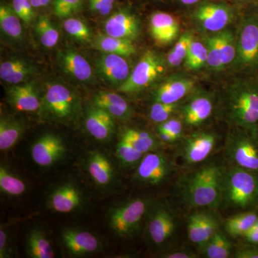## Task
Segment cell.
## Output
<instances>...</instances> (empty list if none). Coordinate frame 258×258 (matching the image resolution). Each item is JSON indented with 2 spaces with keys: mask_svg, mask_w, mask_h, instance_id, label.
I'll return each mask as SVG.
<instances>
[{
  "mask_svg": "<svg viewBox=\"0 0 258 258\" xmlns=\"http://www.w3.org/2000/svg\"><path fill=\"white\" fill-rule=\"evenodd\" d=\"M224 171V166L211 163L186 174L180 181V189L185 203L195 208L221 206Z\"/></svg>",
  "mask_w": 258,
  "mask_h": 258,
  "instance_id": "cell-1",
  "label": "cell"
},
{
  "mask_svg": "<svg viewBox=\"0 0 258 258\" xmlns=\"http://www.w3.org/2000/svg\"><path fill=\"white\" fill-rule=\"evenodd\" d=\"M226 118L234 128L258 133V86L237 81L227 89Z\"/></svg>",
  "mask_w": 258,
  "mask_h": 258,
  "instance_id": "cell-2",
  "label": "cell"
},
{
  "mask_svg": "<svg viewBox=\"0 0 258 258\" xmlns=\"http://www.w3.org/2000/svg\"><path fill=\"white\" fill-rule=\"evenodd\" d=\"M223 204L242 212L258 208L257 174L235 165L225 167Z\"/></svg>",
  "mask_w": 258,
  "mask_h": 258,
  "instance_id": "cell-3",
  "label": "cell"
},
{
  "mask_svg": "<svg viewBox=\"0 0 258 258\" xmlns=\"http://www.w3.org/2000/svg\"><path fill=\"white\" fill-rule=\"evenodd\" d=\"M150 208L149 202L143 198L132 199L113 207L108 215L110 228L122 238L133 237Z\"/></svg>",
  "mask_w": 258,
  "mask_h": 258,
  "instance_id": "cell-4",
  "label": "cell"
},
{
  "mask_svg": "<svg viewBox=\"0 0 258 258\" xmlns=\"http://www.w3.org/2000/svg\"><path fill=\"white\" fill-rule=\"evenodd\" d=\"M225 154L232 165L258 175V133L234 128L226 141Z\"/></svg>",
  "mask_w": 258,
  "mask_h": 258,
  "instance_id": "cell-5",
  "label": "cell"
},
{
  "mask_svg": "<svg viewBox=\"0 0 258 258\" xmlns=\"http://www.w3.org/2000/svg\"><path fill=\"white\" fill-rule=\"evenodd\" d=\"M79 106L76 93L64 85L53 83L47 86L40 109L48 119L69 121L78 114Z\"/></svg>",
  "mask_w": 258,
  "mask_h": 258,
  "instance_id": "cell-6",
  "label": "cell"
},
{
  "mask_svg": "<svg viewBox=\"0 0 258 258\" xmlns=\"http://www.w3.org/2000/svg\"><path fill=\"white\" fill-rule=\"evenodd\" d=\"M165 71L164 60L157 52L148 50L141 57L133 72L118 87L119 92H139L155 82Z\"/></svg>",
  "mask_w": 258,
  "mask_h": 258,
  "instance_id": "cell-7",
  "label": "cell"
},
{
  "mask_svg": "<svg viewBox=\"0 0 258 258\" xmlns=\"http://www.w3.org/2000/svg\"><path fill=\"white\" fill-rule=\"evenodd\" d=\"M174 170L172 161L161 152L144 154L139 161L134 179L141 184L158 186L166 181Z\"/></svg>",
  "mask_w": 258,
  "mask_h": 258,
  "instance_id": "cell-8",
  "label": "cell"
},
{
  "mask_svg": "<svg viewBox=\"0 0 258 258\" xmlns=\"http://www.w3.org/2000/svg\"><path fill=\"white\" fill-rule=\"evenodd\" d=\"M237 64L243 68L258 66V16L246 19L236 41Z\"/></svg>",
  "mask_w": 258,
  "mask_h": 258,
  "instance_id": "cell-9",
  "label": "cell"
},
{
  "mask_svg": "<svg viewBox=\"0 0 258 258\" xmlns=\"http://www.w3.org/2000/svg\"><path fill=\"white\" fill-rule=\"evenodd\" d=\"M147 234L148 238L157 246L168 242L176 230V220L174 215L163 204H157L148 212Z\"/></svg>",
  "mask_w": 258,
  "mask_h": 258,
  "instance_id": "cell-10",
  "label": "cell"
},
{
  "mask_svg": "<svg viewBox=\"0 0 258 258\" xmlns=\"http://www.w3.org/2000/svg\"><path fill=\"white\" fill-rule=\"evenodd\" d=\"M30 152L35 164L47 167L63 159L67 153V147L60 136L47 133L34 142Z\"/></svg>",
  "mask_w": 258,
  "mask_h": 258,
  "instance_id": "cell-11",
  "label": "cell"
},
{
  "mask_svg": "<svg viewBox=\"0 0 258 258\" xmlns=\"http://www.w3.org/2000/svg\"><path fill=\"white\" fill-rule=\"evenodd\" d=\"M84 196L77 184L69 181L51 190L47 204L50 210L58 213L69 214L77 211L84 203Z\"/></svg>",
  "mask_w": 258,
  "mask_h": 258,
  "instance_id": "cell-12",
  "label": "cell"
},
{
  "mask_svg": "<svg viewBox=\"0 0 258 258\" xmlns=\"http://www.w3.org/2000/svg\"><path fill=\"white\" fill-rule=\"evenodd\" d=\"M217 136L210 132H197L185 140L183 145V160L187 166H194L206 160L217 144Z\"/></svg>",
  "mask_w": 258,
  "mask_h": 258,
  "instance_id": "cell-13",
  "label": "cell"
},
{
  "mask_svg": "<svg viewBox=\"0 0 258 258\" xmlns=\"http://www.w3.org/2000/svg\"><path fill=\"white\" fill-rule=\"evenodd\" d=\"M61 240L70 254L76 257L95 253L100 250L101 242L88 231L66 229L61 234Z\"/></svg>",
  "mask_w": 258,
  "mask_h": 258,
  "instance_id": "cell-14",
  "label": "cell"
},
{
  "mask_svg": "<svg viewBox=\"0 0 258 258\" xmlns=\"http://www.w3.org/2000/svg\"><path fill=\"white\" fill-rule=\"evenodd\" d=\"M195 81L184 76H174L161 83L153 94L154 102L163 103H179L195 87Z\"/></svg>",
  "mask_w": 258,
  "mask_h": 258,
  "instance_id": "cell-15",
  "label": "cell"
},
{
  "mask_svg": "<svg viewBox=\"0 0 258 258\" xmlns=\"http://www.w3.org/2000/svg\"><path fill=\"white\" fill-rule=\"evenodd\" d=\"M218 230V222L213 215L208 212H194L188 219V237L200 249Z\"/></svg>",
  "mask_w": 258,
  "mask_h": 258,
  "instance_id": "cell-16",
  "label": "cell"
},
{
  "mask_svg": "<svg viewBox=\"0 0 258 258\" xmlns=\"http://www.w3.org/2000/svg\"><path fill=\"white\" fill-rule=\"evenodd\" d=\"M195 17L205 30L217 32L222 31L228 25L232 14L226 5L204 3L195 11Z\"/></svg>",
  "mask_w": 258,
  "mask_h": 258,
  "instance_id": "cell-17",
  "label": "cell"
},
{
  "mask_svg": "<svg viewBox=\"0 0 258 258\" xmlns=\"http://www.w3.org/2000/svg\"><path fill=\"white\" fill-rule=\"evenodd\" d=\"M8 103L18 111L34 112L40 109L41 100L35 82L13 85L7 91Z\"/></svg>",
  "mask_w": 258,
  "mask_h": 258,
  "instance_id": "cell-18",
  "label": "cell"
},
{
  "mask_svg": "<svg viewBox=\"0 0 258 258\" xmlns=\"http://www.w3.org/2000/svg\"><path fill=\"white\" fill-rule=\"evenodd\" d=\"M105 31L110 36L134 40L140 31L138 18L125 10L117 12L106 20Z\"/></svg>",
  "mask_w": 258,
  "mask_h": 258,
  "instance_id": "cell-19",
  "label": "cell"
},
{
  "mask_svg": "<svg viewBox=\"0 0 258 258\" xmlns=\"http://www.w3.org/2000/svg\"><path fill=\"white\" fill-rule=\"evenodd\" d=\"M97 69L103 79L114 86H120L130 76L128 62L116 54L103 53L98 59Z\"/></svg>",
  "mask_w": 258,
  "mask_h": 258,
  "instance_id": "cell-20",
  "label": "cell"
},
{
  "mask_svg": "<svg viewBox=\"0 0 258 258\" xmlns=\"http://www.w3.org/2000/svg\"><path fill=\"white\" fill-rule=\"evenodd\" d=\"M114 117L108 112L93 106L86 111V128L97 140L106 142L111 139L115 131Z\"/></svg>",
  "mask_w": 258,
  "mask_h": 258,
  "instance_id": "cell-21",
  "label": "cell"
},
{
  "mask_svg": "<svg viewBox=\"0 0 258 258\" xmlns=\"http://www.w3.org/2000/svg\"><path fill=\"white\" fill-rule=\"evenodd\" d=\"M59 64L61 69L71 77L86 82L92 78L91 64L82 55L73 49H64L58 52Z\"/></svg>",
  "mask_w": 258,
  "mask_h": 258,
  "instance_id": "cell-22",
  "label": "cell"
},
{
  "mask_svg": "<svg viewBox=\"0 0 258 258\" xmlns=\"http://www.w3.org/2000/svg\"><path fill=\"white\" fill-rule=\"evenodd\" d=\"M151 35L161 45H168L174 41L179 35V24L174 16L157 12L152 14L149 22Z\"/></svg>",
  "mask_w": 258,
  "mask_h": 258,
  "instance_id": "cell-23",
  "label": "cell"
},
{
  "mask_svg": "<svg viewBox=\"0 0 258 258\" xmlns=\"http://www.w3.org/2000/svg\"><path fill=\"white\" fill-rule=\"evenodd\" d=\"M213 103L208 95L194 96L181 109L183 123L189 127L198 126L212 114Z\"/></svg>",
  "mask_w": 258,
  "mask_h": 258,
  "instance_id": "cell-24",
  "label": "cell"
},
{
  "mask_svg": "<svg viewBox=\"0 0 258 258\" xmlns=\"http://www.w3.org/2000/svg\"><path fill=\"white\" fill-rule=\"evenodd\" d=\"M87 169L91 179L101 187H108L114 181V168L109 159L103 153L97 151L90 153Z\"/></svg>",
  "mask_w": 258,
  "mask_h": 258,
  "instance_id": "cell-25",
  "label": "cell"
},
{
  "mask_svg": "<svg viewBox=\"0 0 258 258\" xmlns=\"http://www.w3.org/2000/svg\"><path fill=\"white\" fill-rule=\"evenodd\" d=\"M93 106L104 110L114 118L128 120L133 115L132 107L117 93L110 91H98L93 96Z\"/></svg>",
  "mask_w": 258,
  "mask_h": 258,
  "instance_id": "cell-26",
  "label": "cell"
},
{
  "mask_svg": "<svg viewBox=\"0 0 258 258\" xmlns=\"http://www.w3.org/2000/svg\"><path fill=\"white\" fill-rule=\"evenodd\" d=\"M35 71V68L30 62L20 57H12L0 64V78L12 85L28 81Z\"/></svg>",
  "mask_w": 258,
  "mask_h": 258,
  "instance_id": "cell-27",
  "label": "cell"
},
{
  "mask_svg": "<svg viewBox=\"0 0 258 258\" xmlns=\"http://www.w3.org/2000/svg\"><path fill=\"white\" fill-rule=\"evenodd\" d=\"M25 132V123L14 117L2 116L0 119V149L2 152L15 147Z\"/></svg>",
  "mask_w": 258,
  "mask_h": 258,
  "instance_id": "cell-28",
  "label": "cell"
},
{
  "mask_svg": "<svg viewBox=\"0 0 258 258\" xmlns=\"http://www.w3.org/2000/svg\"><path fill=\"white\" fill-rule=\"evenodd\" d=\"M95 48L104 53H113L128 57L137 52L132 40L118 38L108 35H98L93 42Z\"/></svg>",
  "mask_w": 258,
  "mask_h": 258,
  "instance_id": "cell-29",
  "label": "cell"
},
{
  "mask_svg": "<svg viewBox=\"0 0 258 258\" xmlns=\"http://www.w3.org/2000/svg\"><path fill=\"white\" fill-rule=\"evenodd\" d=\"M26 252L32 258H52L55 257L53 248L45 232L40 228L32 229L27 236Z\"/></svg>",
  "mask_w": 258,
  "mask_h": 258,
  "instance_id": "cell-30",
  "label": "cell"
},
{
  "mask_svg": "<svg viewBox=\"0 0 258 258\" xmlns=\"http://www.w3.org/2000/svg\"><path fill=\"white\" fill-rule=\"evenodd\" d=\"M258 218L256 210L244 211L230 217L226 220V232L232 237H241L253 226Z\"/></svg>",
  "mask_w": 258,
  "mask_h": 258,
  "instance_id": "cell-31",
  "label": "cell"
},
{
  "mask_svg": "<svg viewBox=\"0 0 258 258\" xmlns=\"http://www.w3.org/2000/svg\"><path fill=\"white\" fill-rule=\"evenodd\" d=\"M121 138L128 141L139 152L144 154L154 152L159 147L157 139L152 134L139 129H126L122 134Z\"/></svg>",
  "mask_w": 258,
  "mask_h": 258,
  "instance_id": "cell-32",
  "label": "cell"
},
{
  "mask_svg": "<svg viewBox=\"0 0 258 258\" xmlns=\"http://www.w3.org/2000/svg\"><path fill=\"white\" fill-rule=\"evenodd\" d=\"M200 250L205 257L227 258L232 252V245L226 236L217 230Z\"/></svg>",
  "mask_w": 258,
  "mask_h": 258,
  "instance_id": "cell-33",
  "label": "cell"
},
{
  "mask_svg": "<svg viewBox=\"0 0 258 258\" xmlns=\"http://www.w3.org/2000/svg\"><path fill=\"white\" fill-rule=\"evenodd\" d=\"M20 19L16 14L13 7L5 4L0 5V26L2 30L8 36L20 40L23 36V28H22Z\"/></svg>",
  "mask_w": 258,
  "mask_h": 258,
  "instance_id": "cell-34",
  "label": "cell"
},
{
  "mask_svg": "<svg viewBox=\"0 0 258 258\" xmlns=\"http://www.w3.org/2000/svg\"><path fill=\"white\" fill-rule=\"evenodd\" d=\"M0 189L2 193L11 197L23 195L27 189V185L24 180L13 174L2 163L0 165Z\"/></svg>",
  "mask_w": 258,
  "mask_h": 258,
  "instance_id": "cell-35",
  "label": "cell"
},
{
  "mask_svg": "<svg viewBox=\"0 0 258 258\" xmlns=\"http://www.w3.org/2000/svg\"><path fill=\"white\" fill-rule=\"evenodd\" d=\"M37 37L43 46L51 48L58 42L59 33L45 15H40L35 26Z\"/></svg>",
  "mask_w": 258,
  "mask_h": 258,
  "instance_id": "cell-36",
  "label": "cell"
},
{
  "mask_svg": "<svg viewBox=\"0 0 258 258\" xmlns=\"http://www.w3.org/2000/svg\"><path fill=\"white\" fill-rule=\"evenodd\" d=\"M208 48L201 42L192 40L185 58V66L189 70H198L208 63Z\"/></svg>",
  "mask_w": 258,
  "mask_h": 258,
  "instance_id": "cell-37",
  "label": "cell"
},
{
  "mask_svg": "<svg viewBox=\"0 0 258 258\" xmlns=\"http://www.w3.org/2000/svg\"><path fill=\"white\" fill-rule=\"evenodd\" d=\"M192 40V35L189 32H185L180 37L174 48L168 54L166 61L169 66L177 67L185 60Z\"/></svg>",
  "mask_w": 258,
  "mask_h": 258,
  "instance_id": "cell-38",
  "label": "cell"
},
{
  "mask_svg": "<svg viewBox=\"0 0 258 258\" xmlns=\"http://www.w3.org/2000/svg\"><path fill=\"white\" fill-rule=\"evenodd\" d=\"M216 35L221 52L222 62L224 67H225L236 58L237 47L235 37L229 30L220 31Z\"/></svg>",
  "mask_w": 258,
  "mask_h": 258,
  "instance_id": "cell-39",
  "label": "cell"
},
{
  "mask_svg": "<svg viewBox=\"0 0 258 258\" xmlns=\"http://www.w3.org/2000/svg\"><path fill=\"white\" fill-rule=\"evenodd\" d=\"M115 152L120 162L127 166L139 163L144 155L143 153L139 152L130 142L123 138H120L119 142L117 144Z\"/></svg>",
  "mask_w": 258,
  "mask_h": 258,
  "instance_id": "cell-40",
  "label": "cell"
},
{
  "mask_svg": "<svg viewBox=\"0 0 258 258\" xmlns=\"http://www.w3.org/2000/svg\"><path fill=\"white\" fill-rule=\"evenodd\" d=\"M64 30L78 41L88 42L92 38L91 30L83 21L77 18H69L63 23Z\"/></svg>",
  "mask_w": 258,
  "mask_h": 258,
  "instance_id": "cell-41",
  "label": "cell"
},
{
  "mask_svg": "<svg viewBox=\"0 0 258 258\" xmlns=\"http://www.w3.org/2000/svg\"><path fill=\"white\" fill-rule=\"evenodd\" d=\"M179 103H163L154 102L150 110L151 119L156 123H161L169 119L179 110Z\"/></svg>",
  "mask_w": 258,
  "mask_h": 258,
  "instance_id": "cell-42",
  "label": "cell"
},
{
  "mask_svg": "<svg viewBox=\"0 0 258 258\" xmlns=\"http://www.w3.org/2000/svg\"><path fill=\"white\" fill-rule=\"evenodd\" d=\"M207 48H208V64L211 69L220 71L224 68L222 62L221 52L219 46L217 35L209 37L207 40Z\"/></svg>",
  "mask_w": 258,
  "mask_h": 258,
  "instance_id": "cell-43",
  "label": "cell"
},
{
  "mask_svg": "<svg viewBox=\"0 0 258 258\" xmlns=\"http://www.w3.org/2000/svg\"><path fill=\"white\" fill-rule=\"evenodd\" d=\"M82 0H54V13L58 18H66L81 8Z\"/></svg>",
  "mask_w": 258,
  "mask_h": 258,
  "instance_id": "cell-44",
  "label": "cell"
},
{
  "mask_svg": "<svg viewBox=\"0 0 258 258\" xmlns=\"http://www.w3.org/2000/svg\"><path fill=\"white\" fill-rule=\"evenodd\" d=\"M13 8L24 23H30L35 18L34 8L30 0H13Z\"/></svg>",
  "mask_w": 258,
  "mask_h": 258,
  "instance_id": "cell-45",
  "label": "cell"
},
{
  "mask_svg": "<svg viewBox=\"0 0 258 258\" xmlns=\"http://www.w3.org/2000/svg\"><path fill=\"white\" fill-rule=\"evenodd\" d=\"M157 130L167 132L178 140L182 134L183 122L177 118H169L159 123Z\"/></svg>",
  "mask_w": 258,
  "mask_h": 258,
  "instance_id": "cell-46",
  "label": "cell"
},
{
  "mask_svg": "<svg viewBox=\"0 0 258 258\" xmlns=\"http://www.w3.org/2000/svg\"><path fill=\"white\" fill-rule=\"evenodd\" d=\"M88 2L90 9L102 16L109 14L115 3V0H88Z\"/></svg>",
  "mask_w": 258,
  "mask_h": 258,
  "instance_id": "cell-47",
  "label": "cell"
},
{
  "mask_svg": "<svg viewBox=\"0 0 258 258\" xmlns=\"http://www.w3.org/2000/svg\"><path fill=\"white\" fill-rule=\"evenodd\" d=\"M12 249H10L9 237H8L5 226H1L0 229V257H10Z\"/></svg>",
  "mask_w": 258,
  "mask_h": 258,
  "instance_id": "cell-48",
  "label": "cell"
},
{
  "mask_svg": "<svg viewBox=\"0 0 258 258\" xmlns=\"http://www.w3.org/2000/svg\"><path fill=\"white\" fill-rule=\"evenodd\" d=\"M236 258H258L257 246L249 245L246 244L244 247H240L235 251Z\"/></svg>",
  "mask_w": 258,
  "mask_h": 258,
  "instance_id": "cell-49",
  "label": "cell"
},
{
  "mask_svg": "<svg viewBox=\"0 0 258 258\" xmlns=\"http://www.w3.org/2000/svg\"><path fill=\"white\" fill-rule=\"evenodd\" d=\"M246 244L258 247V218L253 226L242 237Z\"/></svg>",
  "mask_w": 258,
  "mask_h": 258,
  "instance_id": "cell-50",
  "label": "cell"
},
{
  "mask_svg": "<svg viewBox=\"0 0 258 258\" xmlns=\"http://www.w3.org/2000/svg\"><path fill=\"white\" fill-rule=\"evenodd\" d=\"M198 256L195 252L190 250V249H175L174 251L166 252L161 256V257L164 258H195Z\"/></svg>",
  "mask_w": 258,
  "mask_h": 258,
  "instance_id": "cell-51",
  "label": "cell"
},
{
  "mask_svg": "<svg viewBox=\"0 0 258 258\" xmlns=\"http://www.w3.org/2000/svg\"><path fill=\"white\" fill-rule=\"evenodd\" d=\"M158 135H159L160 140L165 142V143H174L176 141H177V139L174 138L170 134L167 133L166 132H163V131H158Z\"/></svg>",
  "mask_w": 258,
  "mask_h": 258,
  "instance_id": "cell-52",
  "label": "cell"
},
{
  "mask_svg": "<svg viewBox=\"0 0 258 258\" xmlns=\"http://www.w3.org/2000/svg\"><path fill=\"white\" fill-rule=\"evenodd\" d=\"M34 8H43L50 3L51 0H30Z\"/></svg>",
  "mask_w": 258,
  "mask_h": 258,
  "instance_id": "cell-53",
  "label": "cell"
},
{
  "mask_svg": "<svg viewBox=\"0 0 258 258\" xmlns=\"http://www.w3.org/2000/svg\"><path fill=\"white\" fill-rule=\"evenodd\" d=\"M183 4L186 5H190L195 4V3H198L200 0H180Z\"/></svg>",
  "mask_w": 258,
  "mask_h": 258,
  "instance_id": "cell-54",
  "label": "cell"
}]
</instances>
